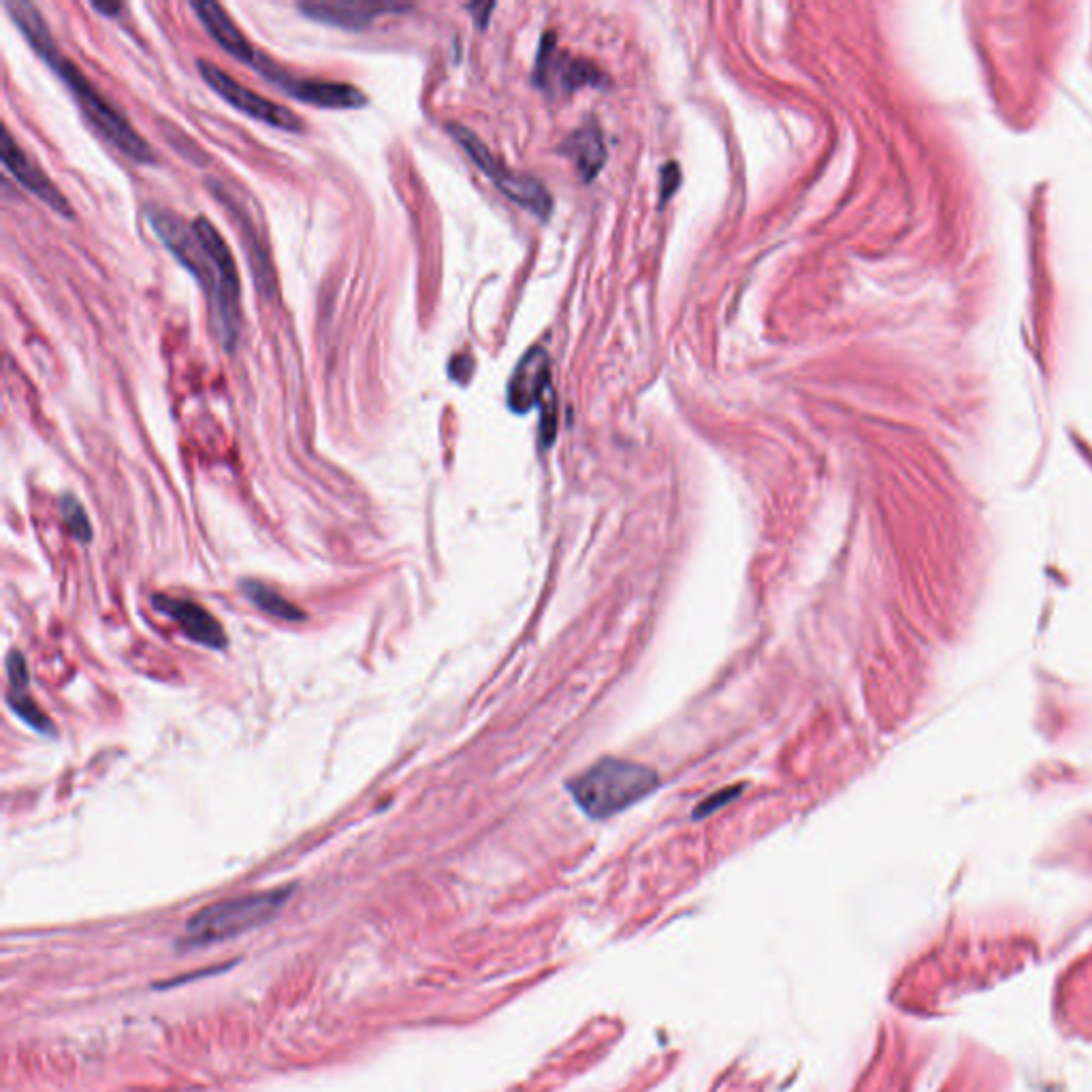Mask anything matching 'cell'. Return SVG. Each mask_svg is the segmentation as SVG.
<instances>
[{
	"instance_id": "5bb4252c",
	"label": "cell",
	"mask_w": 1092,
	"mask_h": 1092,
	"mask_svg": "<svg viewBox=\"0 0 1092 1092\" xmlns=\"http://www.w3.org/2000/svg\"><path fill=\"white\" fill-rule=\"evenodd\" d=\"M7 677H9V693L7 700L13 708L15 715H20L30 727L39 732H51L49 717L34 702L26 689H28V670L26 660L20 651H11L7 657Z\"/></svg>"
},
{
	"instance_id": "9c48e42d",
	"label": "cell",
	"mask_w": 1092,
	"mask_h": 1092,
	"mask_svg": "<svg viewBox=\"0 0 1092 1092\" xmlns=\"http://www.w3.org/2000/svg\"><path fill=\"white\" fill-rule=\"evenodd\" d=\"M152 604H154V609L159 611L161 615L169 617L171 621H176L178 628L190 640H193V643H199V645H203L207 649H224V647H227V634H224L218 619L210 611L203 609L201 604H197L193 600H186V598L165 596V594L154 596Z\"/></svg>"
},
{
	"instance_id": "8992f818",
	"label": "cell",
	"mask_w": 1092,
	"mask_h": 1092,
	"mask_svg": "<svg viewBox=\"0 0 1092 1092\" xmlns=\"http://www.w3.org/2000/svg\"><path fill=\"white\" fill-rule=\"evenodd\" d=\"M197 66H199V73H201L203 81L210 85V88L218 96H222L224 100H227L231 107H235L237 112L250 116L252 120H258V123H265V125H269L273 129H280V131H286V133H301L305 129L303 120L297 114H294L292 110H288L284 105H277V102L269 100L267 96L246 88L244 83H239L229 73H224L222 68H218L214 62L197 60Z\"/></svg>"
},
{
	"instance_id": "277c9868",
	"label": "cell",
	"mask_w": 1092,
	"mask_h": 1092,
	"mask_svg": "<svg viewBox=\"0 0 1092 1092\" xmlns=\"http://www.w3.org/2000/svg\"><path fill=\"white\" fill-rule=\"evenodd\" d=\"M290 892L292 890L288 888L269 890L222 900V903L205 907L195 917H190L180 943L184 947H203L263 926L284 907Z\"/></svg>"
},
{
	"instance_id": "ac0fdd59",
	"label": "cell",
	"mask_w": 1092,
	"mask_h": 1092,
	"mask_svg": "<svg viewBox=\"0 0 1092 1092\" xmlns=\"http://www.w3.org/2000/svg\"><path fill=\"white\" fill-rule=\"evenodd\" d=\"M555 433H558V397L551 387L540 400V438L544 446L553 442Z\"/></svg>"
},
{
	"instance_id": "44dd1931",
	"label": "cell",
	"mask_w": 1092,
	"mask_h": 1092,
	"mask_svg": "<svg viewBox=\"0 0 1092 1092\" xmlns=\"http://www.w3.org/2000/svg\"><path fill=\"white\" fill-rule=\"evenodd\" d=\"M734 792H738V788H736V790H732V792H725V796H719V799H717V801H713V803H708V801H706V803H704V805H702V807L698 809V811H700V813H698V818H700V816H704V813H713L717 805H723V803H730L732 799H736V796H738V794H734Z\"/></svg>"
},
{
	"instance_id": "ba28073f",
	"label": "cell",
	"mask_w": 1092,
	"mask_h": 1092,
	"mask_svg": "<svg viewBox=\"0 0 1092 1092\" xmlns=\"http://www.w3.org/2000/svg\"><path fill=\"white\" fill-rule=\"evenodd\" d=\"M0 161H3V167L28 190V193L39 197L56 214H60L62 218L75 216L71 203H68V199L60 193V188L45 176V171L30 159L20 144L15 142L9 129H3Z\"/></svg>"
},
{
	"instance_id": "e0dca14e",
	"label": "cell",
	"mask_w": 1092,
	"mask_h": 1092,
	"mask_svg": "<svg viewBox=\"0 0 1092 1092\" xmlns=\"http://www.w3.org/2000/svg\"><path fill=\"white\" fill-rule=\"evenodd\" d=\"M60 512H62V521L66 525V529L71 531L73 538L81 544H88L90 538H92V527H90V521H88V514H85L83 506L79 504V501L73 497V495H64L62 497V504H60Z\"/></svg>"
},
{
	"instance_id": "4fadbf2b",
	"label": "cell",
	"mask_w": 1092,
	"mask_h": 1092,
	"mask_svg": "<svg viewBox=\"0 0 1092 1092\" xmlns=\"http://www.w3.org/2000/svg\"><path fill=\"white\" fill-rule=\"evenodd\" d=\"M190 9L197 13L203 28L210 32V37L224 51H227L229 56H233L239 62H246V64L254 66L256 58H258V49H254L250 45V41L246 39V34L237 28V24L233 22V17L227 13V9H222L216 3H207V0H201V3H190Z\"/></svg>"
},
{
	"instance_id": "7c38bea8",
	"label": "cell",
	"mask_w": 1092,
	"mask_h": 1092,
	"mask_svg": "<svg viewBox=\"0 0 1092 1092\" xmlns=\"http://www.w3.org/2000/svg\"><path fill=\"white\" fill-rule=\"evenodd\" d=\"M408 5H376V3H340V0H324V3H301L299 11L311 22L336 26L344 30H363L368 28L378 15L408 11Z\"/></svg>"
},
{
	"instance_id": "3957f363",
	"label": "cell",
	"mask_w": 1092,
	"mask_h": 1092,
	"mask_svg": "<svg viewBox=\"0 0 1092 1092\" xmlns=\"http://www.w3.org/2000/svg\"><path fill=\"white\" fill-rule=\"evenodd\" d=\"M660 786V775L638 761L606 757L568 784L570 796L589 818L604 820L626 811Z\"/></svg>"
},
{
	"instance_id": "2e32d148",
	"label": "cell",
	"mask_w": 1092,
	"mask_h": 1092,
	"mask_svg": "<svg viewBox=\"0 0 1092 1092\" xmlns=\"http://www.w3.org/2000/svg\"><path fill=\"white\" fill-rule=\"evenodd\" d=\"M241 589H244V596L256 606V609H261L263 613L275 617V619H282V621H301L305 617V613H301L297 606H294L292 602H288L282 594H277L275 589L258 583V581H244V585H241Z\"/></svg>"
},
{
	"instance_id": "52a82bcc",
	"label": "cell",
	"mask_w": 1092,
	"mask_h": 1092,
	"mask_svg": "<svg viewBox=\"0 0 1092 1092\" xmlns=\"http://www.w3.org/2000/svg\"><path fill=\"white\" fill-rule=\"evenodd\" d=\"M254 68L263 77H267L273 85H277L282 92H286L288 96L297 100L309 102V105L324 107V110H359L368 102L366 92L359 90L353 83L290 75L282 71L280 66H275L269 58H265L261 51H258Z\"/></svg>"
},
{
	"instance_id": "5b68a950",
	"label": "cell",
	"mask_w": 1092,
	"mask_h": 1092,
	"mask_svg": "<svg viewBox=\"0 0 1092 1092\" xmlns=\"http://www.w3.org/2000/svg\"><path fill=\"white\" fill-rule=\"evenodd\" d=\"M446 129L450 135H453L455 142L467 152V156L476 163V167L493 182V186L499 190V193H504L516 205L525 207V210L531 212L533 216H540V218L551 216L553 197L549 195V190L544 188L542 182H538L531 176H525V173H514L506 165H501L491 154V150L484 146L470 129H465L461 125H448Z\"/></svg>"
},
{
	"instance_id": "7a4b0ae2",
	"label": "cell",
	"mask_w": 1092,
	"mask_h": 1092,
	"mask_svg": "<svg viewBox=\"0 0 1092 1092\" xmlns=\"http://www.w3.org/2000/svg\"><path fill=\"white\" fill-rule=\"evenodd\" d=\"M7 11L11 13L13 24L20 28L34 54L58 75V79L66 85V90L73 94L77 107L94 127V131H98L120 152H125L131 161L139 165H154V148L131 127L127 116L118 112L96 90V85L79 71V66L62 54V49L56 45L54 37H51L41 11L30 3H7Z\"/></svg>"
},
{
	"instance_id": "d6986e66",
	"label": "cell",
	"mask_w": 1092,
	"mask_h": 1092,
	"mask_svg": "<svg viewBox=\"0 0 1092 1092\" xmlns=\"http://www.w3.org/2000/svg\"><path fill=\"white\" fill-rule=\"evenodd\" d=\"M679 184H681V171H679V165H677V163H668V165L662 169V180H660L662 201H666L670 195L677 193Z\"/></svg>"
},
{
	"instance_id": "9a60e30c",
	"label": "cell",
	"mask_w": 1092,
	"mask_h": 1092,
	"mask_svg": "<svg viewBox=\"0 0 1092 1092\" xmlns=\"http://www.w3.org/2000/svg\"><path fill=\"white\" fill-rule=\"evenodd\" d=\"M562 150L568 159H572V163L577 165L585 182L594 180L606 163L604 137H602V131L594 123H587L572 133L566 139Z\"/></svg>"
},
{
	"instance_id": "8fae6325",
	"label": "cell",
	"mask_w": 1092,
	"mask_h": 1092,
	"mask_svg": "<svg viewBox=\"0 0 1092 1092\" xmlns=\"http://www.w3.org/2000/svg\"><path fill=\"white\" fill-rule=\"evenodd\" d=\"M551 389V359L542 346H533L516 363L508 383V406L516 414H527L540 406L544 393Z\"/></svg>"
},
{
	"instance_id": "6da1fadb",
	"label": "cell",
	"mask_w": 1092,
	"mask_h": 1092,
	"mask_svg": "<svg viewBox=\"0 0 1092 1092\" xmlns=\"http://www.w3.org/2000/svg\"><path fill=\"white\" fill-rule=\"evenodd\" d=\"M146 216L161 244L195 275L201 284L210 322L216 338L227 351L235 349L239 338V273L233 252L214 224L199 216L186 222L180 214L159 205H148Z\"/></svg>"
},
{
	"instance_id": "30bf717a",
	"label": "cell",
	"mask_w": 1092,
	"mask_h": 1092,
	"mask_svg": "<svg viewBox=\"0 0 1092 1092\" xmlns=\"http://www.w3.org/2000/svg\"><path fill=\"white\" fill-rule=\"evenodd\" d=\"M533 79L540 88H549V85L555 83V90L566 92H575L583 88V85L604 83V75L592 62L560 54L551 37H544L542 41L538 60H535Z\"/></svg>"
},
{
	"instance_id": "ffe728a7",
	"label": "cell",
	"mask_w": 1092,
	"mask_h": 1092,
	"mask_svg": "<svg viewBox=\"0 0 1092 1092\" xmlns=\"http://www.w3.org/2000/svg\"><path fill=\"white\" fill-rule=\"evenodd\" d=\"M472 368H474L472 359H467V357H455L453 361H450L448 372H450V378L459 380V383L463 380V383H465V380L470 378V374H472Z\"/></svg>"
},
{
	"instance_id": "7402d4cb",
	"label": "cell",
	"mask_w": 1092,
	"mask_h": 1092,
	"mask_svg": "<svg viewBox=\"0 0 1092 1092\" xmlns=\"http://www.w3.org/2000/svg\"><path fill=\"white\" fill-rule=\"evenodd\" d=\"M92 9L98 11V13H102V15H112V17H114L116 13L123 11V5H105V3L100 5V3H92Z\"/></svg>"
}]
</instances>
